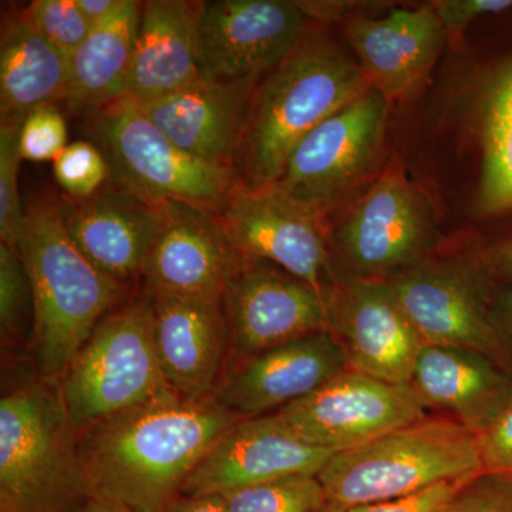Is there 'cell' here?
<instances>
[{"label":"cell","mask_w":512,"mask_h":512,"mask_svg":"<svg viewBox=\"0 0 512 512\" xmlns=\"http://www.w3.org/2000/svg\"><path fill=\"white\" fill-rule=\"evenodd\" d=\"M56 183L73 201H83L101 190L111 178L103 151L90 141L67 144L52 161Z\"/></svg>","instance_id":"obj_30"},{"label":"cell","mask_w":512,"mask_h":512,"mask_svg":"<svg viewBox=\"0 0 512 512\" xmlns=\"http://www.w3.org/2000/svg\"><path fill=\"white\" fill-rule=\"evenodd\" d=\"M70 56L40 35L25 10L3 13L0 35V124H22L30 111L66 101Z\"/></svg>","instance_id":"obj_25"},{"label":"cell","mask_w":512,"mask_h":512,"mask_svg":"<svg viewBox=\"0 0 512 512\" xmlns=\"http://www.w3.org/2000/svg\"><path fill=\"white\" fill-rule=\"evenodd\" d=\"M481 258L498 284L512 282V238L481 249Z\"/></svg>","instance_id":"obj_39"},{"label":"cell","mask_w":512,"mask_h":512,"mask_svg":"<svg viewBox=\"0 0 512 512\" xmlns=\"http://www.w3.org/2000/svg\"><path fill=\"white\" fill-rule=\"evenodd\" d=\"M491 319L501 365L512 373V282L495 286Z\"/></svg>","instance_id":"obj_38"},{"label":"cell","mask_w":512,"mask_h":512,"mask_svg":"<svg viewBox=\"0 0 512 512\" xmlns=\"http://www.w3.org/2000/svg\"><path fill=\"white\" fill-rule=\"evenodd\" d=\"M244 256L220 214L177 201L161 202V222L144 265L147 291L221 298Z\"/></svg>","instance_id":"obj_17"},{"label":"cell","mask_w":512,"mask_h":512,"mask_svg":"<svg viewBox=\"0 0 512 512\" xmlns=\"http://www.w3.org/2000/svg\"><path fill=\"white\" fill-rule=\"evenodd\" d=\"M330 241L349 276L386 281L429 258L439 234L423 194L389 170L363 192Z\"/></svg>","instance_id":"obj_8"},{"label":"cell","mask_w":512,"mask_h":512,"mask_svg":"<svg viewBox=\"0 0 512 512\" xmlns=\"http://www.w3.org/2000/svg\"><path fill=\"white\" fill-rule=\"evenodd\" d=\"M342 508L335 507V505L328 504V507L323 510V512H340Z\"/></svg>","instance_id":"obj_43"},{"label":"cell","mask_w":512,"mask_h":512,"mask_svg":"<svg viewBox=\"0 0 512 512\" xmlns=\"http://www.w3.org/2000/svg\"><path fill=\"white\" fill-rule=\"evenodd\" d=\"M83 512H136L126 505L117 503V501L107 500V498L93 497L90 503L86 505Z\"/></svg>","instance_id":"obj_42"},{"label":"cell","mask_w":512,"mask_h":512,"mask_svg":"<svg viewBox=\"0 0 512 512\" xmlns=\"http://www.w3.org/2000/svg\"><path fill=\"white\" fill-rule=\"evenodd\" d=\"M228 512H323L328 495L318 476L298 474L222 494Z\"/></svg>","instance_id":"obj_29"},{"label":"cell","mask_w":512,"mask_h":512,"mask_svg":"<svg viewBox=\"0 0 512 512\" xmlns=\"http://www.w3.org/2000/svg\"><path fill=\"white\" fill-rule=\"evenodd\" d=\"M20 126L0 124V239L18 251L26 218L18 185Z\"/></svg>","instance_id":"obj_31"},{"label":"cell","mask_w":512,"mask_h":512,"mask_svg":"<svg viewBox=\"0 0 512 512\" xmlns=\"http://www.w3.org/2000/svg\"><path fill=\"white\" fill-rule=\"evenodd\" d=\"M348 369V356L330 330L241 357L222 377L214 397L239 417L284 409Z\"/></svg>","instance_id":"obj_18"},{"label":"cell","mask_w":512,"mask_h":512,"mask_svg":"<svg viewBox=\"0 0 512 512\" xmlns=\"http://www.w3.org/2000/svg\"><path fill=\"white\" fill-rule=\"evenodd\" d=\"M345 35L370 89L389 104L419 94L446 40L433 3L393 9L382 19L353 16L345 20Z\"/></svg>","instance_id":"obj_20"},{"label":"cell","mask_w":512,"mask_h":512,"mask_svg":"<svg viewBox=\"0 0 512 512\" xmlns=\"http://www.w3.org/2000/svg\"><path fill=\"white\" fill-rule=\"evenodd\" d=\"M483 173L478 210L484 215L512 212V57L485 89L481 106Z\"/></svg>","instance_id":"obj_27"},{"label":"cell","mask_w":512,"mask_h":512,"mask_svg":"<svg viewBox=\"0 0 512 512\" xmlns=\"http://www.w3.org/2000/svg\"><path fill=\"white\" fill-rule=\"evenodd\" d=\"M141 2L126 0L116 15L94 26L70 56V109L92 116L126 96L133 67Z\"/></svg>","instance_id":"obj_26"},{"label":"cell","mask_w":512,"mask_h":512,"mask_svg":"<svg viewBox=\"0 0 512 512\" xmlns=\"http://www.w3.org/2000/svg\"><path fill=\"white\" fill-rule=\"evenodd\" d=\"M333 454L306 440L279 413L245 417L202 458L181 495H222L298 474L318 476Z\"/></svg>","instance_id":"obj_15"},{"label":"cell","mask_w":512,"mask_h":512,"mask_svg":"<svg viewBox=\"0 0 512 512\" xmlns=\"http://www.w3.org/2000/svg\"><path fill=\"white\" fill-rule=\"evenodd\" d=\"M215 397L174 392L99 421L80 433L94 497L136 512H167L222 434L241 420Z\"/></svg>","instance_id":"obj_1"},{"label":"cell","mask_w":512,"mask_h":512,"mask_svg":"<svg viewBox=\"0 0 512 512\" xmlns=\"http://www.w3.org/2000/svg\"><path fill=\"white\" fill-rule=\"evenodd\" d=\"M480 441L484 471L512 477V394L483 431Z\"/></svg>","instance_id":"obj_36"},{"label":"cell","mask_w":512,"mask_h":512,"mask_svg":"<svg viewBox=\"0 0 512 512\" xmlns=\"http://www.w3.org/2000/svg\"><path fill=\"white\" fill-rule=\"evenodd\" d=\"M57 382L79 434L173 392L158 359L150 293L144 289L101 320Z\"/></svg>","instance_id":"obj_6"},{"label":"cell","mask_w":512,"mask_h":512,"mask_svg":"<svg viewBox=\"0 0 512 512\" xmlns=\"http://www.w3.org/2000/svg\"><path fill=\"white\" fill-rule=\"evenodd\" d=\"M258 83L215 82L201 76L173 93L136 101L175 146L197 160L237 173Z\"/></svg>","instance_id":"obj_19"},{"label":"cell","mask_w":512,"mask_h":512,"mask_svg":"<svg viewBox=\"0 0 512 512\" xmlns=\"http://www.w3.org/2000/svg\"><path fill=\"white\" fill-rule=\"evenodd\" d=\"M89 120L111 180L147 200L184 202L221 214L238 187L235 171L204 163L175 146L131 97L113 101Z\"/></svg>","instance_id":"obj_7"},{"label":"cell","mask_w":512,"mask_h":512,"mask_svg":"<svg viewBox=\"0 0 512 512\" xmlns=\"http://www.w3.org/2000/svg\"><path fill=\"white\" fill-rule=\"evenodd\" d=\"M19 252L35 299L36 375L59 380L128 288L104 275L77 247L62 202L52 198H37L26 208Z\"/></svg>","instance_id":"obj_3"},{"label":"cell","mask_w":512,"mask_h":512,"mask_svg":"<svg viewBox=\"0 0 512 512\" xmlns=\"http://www.w3.org/2000/svg\"><path fill=\"white\" fill-rule=\"evenodd\" d=\"M329 330L345 348L348 369L410 383L424 342L386 281L342 279L329 298Z\"/></svg>","instance_id":"obj_16"},{"label":"cell","mask_w":512,"mask_h":512,"mask_svg":"<svg viewBox=\"0 0 512 512\" xmlns=\"http://www.w3.org/2000/svg\"><path fill=\"white\" fill-rule=\"evenodd\" d=\"M124 2L126 0H76L77 6L93 28L116 15Z\"/></svg>","instance_id":"obj_41"},{"label":"cell","mask_w":512,"mask_h":512,"mask_svg":"<svg viewBox=\"0 0 512 512\" xmlns=\"http://www.w3.org/2000/svg\"><path fill=\"white\" fill-rule=\"evenodd\" d=\"M448 512H512V477L483 471L468 478Z\"/></svg>","instance_id":"obj_34"},{"label":"cell","mask_w":512,"mask_h":512,"mask_svg":"<svg viewBox=\"0 0 512 512\" xmlns=\"http://www.w3.org/2000/svg\"><path fill=\"white\" fill-rule=\"evenodd\" d=\"M369 90L359 64L311 30L256 86L238 161L239 184L274 185L303 138Z\"/></svg>","instance_id":"obj_2"},{"label":"cell","mask_w":512,"mask_h":512,"mask_svg":"<svg viewBox=\"0 0 512 512\" xmlns=\"http://www.w3.org/2000/svg\"><path fill=\"white\" fill-rule=\"evenodd\" d=\"M70 237L97 269L130 288L144 265L161 222V202L111 180L92 197L62 202Z\"/></svg>","instance_id":"obj_22"},{"label":"cell","mask_w":512,"mask_h":512,"mask_svg":"<svg viewBox=\"0 0 512 512\" xmlns=\"http://www.w3.org/2000/svg\"><path fill=\"white\" fill-rule=\"evenodd\" d=\"M35 299L28 268L18 249L0 245V335L3 349L33 345Z\"/></svg>","instance_id":"obj_28"},{"label":"cell","mask_w":512,"mask_h":512,"mask_svg":"<svg viewBox=\"0 0 512 512\" xmlns=\"http://www.w3.org/2000/svg\"><path fill=\"white\" fill-rule=\"evenodd\" d=\"M202 2H141L126 96L157 99L200 79L197 29Z\"/></svg>","instance_id":"obj_24"},{"label":"cell","mask_w":512,"mask_h":512,"mask_svg":"<svg viewBox=\"0 0 512 512\" xmlns=\"http://www.w3.org/2000/svg\"><path fill=\"white\" fill-rule=\"evenodd\" d=\"M147 292L153 302L158 359L168 386L194 402L214 397L231 350L222 296Z\"/></svg>","instance_id":"obj_21"},{"label":"cell","mask_w":512,"mask_h":512,"mask_svg":"<svg viewBox=\"0 0 512 512\" xmlns=\"http://www.w3.org/2000/svg\"><path fill=\"white\" fill-rule=\"evenodd\" d=\"M57 380L35 375L0 400V512H83L94 497Z\"/></svg>","instance_id":"obj_4"},{"label":"cell","mask_w":512,"mask_h":512,"mask_svg":"<svg viewBox=\"0 0 512 512\" xmlns=\"http://www.w3.org/2000/svg\"><path fill=\"white\" fill-rule=\"evenodd\" d=\"M23 10L33 28L69 56L93 30L76 0H35Z\"/></svg>","instance_id":"obj_32"},{"label":"cell","mask_w":512,"mask_h":512,"mask_svg":"<svg viewBox=\"0 0 512 512\" xmlns=\"http://www.w3.org/2000/svg\"><path fill=\"white\" fill-rule=\"evenodd\" d=\"M222 306L231 350L241 359L329 330V301L311 285L259 259H242Z\"/></svg>","instance_id":"obj_14"},{"label":"cell","mask_w":512,"mask_h":512,"mask_svg":"<svg viewBox=\"0 0 512 512\" xmlns=\"http://www.w3.org/2000/svg\"><path fill=\"white\" fill-rule=\"evenodd\" d=\"M480 441L453 419H424L339 451L318 474L329 504L346 508L407 497L483 473Z\"/></svg>","instance_id":"obj_5"},{"label":"cell","mask_w":512,"mask_h":512,"mask_svg":"<svg viewBox=\"0 0 512 512\" xmlns=\"http://www.w3.org/2000/svg\"><path fill=\"white\" fill-rule=\"evenodd\" d=\"M311 30V19L299 2H202L197 29L201 76L215 82L261 80Z\"/></svg>","instance_id":"obj_12"},{"label":"cell","mask_w":512,"mask_h":512,"mask_svg":"<svg viewBox=\"0 0 512 512\" xmlns=\"http://www.w3.org/2000/svg\"><path fill=\"white\" fill-rule=\"evenodd\" d=\"M389 101L370 89L319 124L286 161L274 187L326 217L372 174L383 148Z\"/></svg>","instance_id":"obj_9"},{"label":"cell","mask_w":512,"mask_h":512,"mask_svg":"<svg viewBox=\"0 0 512 512\" xmlns=\"http://www.w3.org/2000/svg\"><path fill=\"white\" fill-rule=\"evenodd\" d=\"M426 410L410 384L346 369L275 413L306 440L339 453L424 419Z\"/></svg>","instance_id":"obj_13"},{"label":"cell","mask_w":512,"mask_h":512,"mask_svg":"<svg viewBox=\"0 0 512 512\" xmlns=\"http://www.w3.org/2000/svg\"><path fill=\"white\" fill-rule=\"evenodd\" d=\"M167 512H228L222 495H180Z\"/></svg>","instance_id":"obj_40"},{"label":"cell","mask_w":512,"mask_h":512,"mask_svg":"<svg viewBox=\"0 0 512 512\" xmlns=\"http://www.w3.org/2000/svg\"><path fill=\"white\" fill-rule=\"evenodd\" d=\"M386 282L424 345L477 350L501 365L491 319L498 282L481 252L466 261L427 258Z\"/></svg>","instance_id":"obj_10"},{"label":"cell","mask_w":512,"mask_h":512,"mask_svg":"<svg viewBox=\"0 0 512 512\" xmlns=\"http://www.w3.org/2000/svg\"><path fill=\"white\" fill-rule=\"evenodd\" d=\"M67 146V127L57 104H46L30 111L19 131L22 160L53 161Z\"/></svg>","instance_id":"obj_33"},{"label":"cell","mask_w":512,"mask_h":512,"mask_svg":"<svg viewBox=\"0 0 512 512\" xmlns=\"http://www.w3.org/2000/svg\"><path fill=\"white\" fill-rule=\"evenodd\" d=\"M221 220L239 254L279 266L330 298L342 279L336 275L326 217L274 185L238 184Z\"/></svg>","instance_id":"obj_11"},{"label":"cell","mask_w":512,"mask_h":512,"mask_svg":"<svg viewBox=\"0 0 512 512\" xmlns=\"http://www.w3.org/2000/svg\"><path fill=\"white\" fill-rule=\"evenodd\" d=\"M464 481H453L427 488L420 493L380 501V503L356 505L340 512H448Z\"/></svg>","instance_id":"obj_37"},{"label":"cell","mask_w":512,"mask_h":512,"mask_svg":"<svg viewBox=\"0 0 512 512\" xmlns=\"http://www.w3.org/2000/svg\"><path fill=\"white\" fill-rule=\"evenodd\" d=\"M433 6L446 39L456 46L471 23L508 12L512 9V0H437Z\"/></svg>","instance_id":"obj_35"},{"label":"cell","mask_w":512,"mask_h":512,"mask_svg":"<svg viewBox=\"0 0 512 512\" xmlns=\"http://www.w3.org/2000/svg\"><path fill=\"white\" fill-rule=\"evenodd\" d=\"M409 384L426 409L478 434L511 396L512 373L477 350L424 345Z\"/></svg>","instance_id":"obj_23"}]
</instances>
